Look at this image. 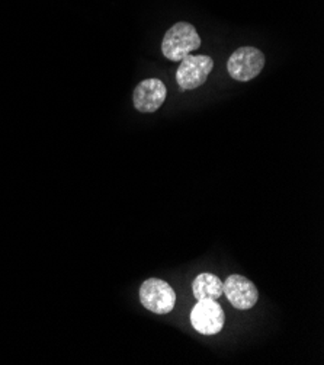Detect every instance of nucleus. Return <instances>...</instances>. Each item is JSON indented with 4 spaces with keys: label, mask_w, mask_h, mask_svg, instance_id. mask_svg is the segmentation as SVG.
Masks as SVG:
<instances>
[{
    "label": "nucleus",
    "mask_w": 324,
    "mask_h": 365,
    "mask_svg": "<svg viewBox=\"0 0 324 365\" xmlns=\"http://www.w3.org/2000/svg\"><path fill=\"white\" fill-rule=\"evenodd\" d=\"M201 36L189 22H177L170 26L162 41V53L170 61H181L201 47Z\"/></svg>",
    "instance_id": "obj_1"
},
{
    "label": "nucleus",
    "mask_w": 324,
    "mask_h": 365,
    "mask_svg": "<svg viewBox=\"0 0 324 365\" xmlns=\"http://www.w3.org/2000/svg\"><path fill=\"white\" fill-rule=\"evenodd\" d=\"M141 304L156 314H169L176 304L174 289L163 279L149 278L140 287Z\"/></svg>",
    "instance_id": "obj_2"
},
{
    "label": "nucleus",
    "mask_w": 324,
    "mask_h": 365,
    "mask_svg": "<svg viewBox=\"0 0 324 365\" xmlns=\"http://www.w3.org/2000/svg\"><path fill=\"white\" fill-rule=\"evenodd\" d=\"M265 67V54L255 47L237 48L227 61L229 75L237 82H249L261 75Z\"/></svg>",
    "instance_id": "obj_3"
},
{
    "label": "nucleus",
    "mask_w": 324,
    "mask_h": 365,
    "mask_svg": "<svg viewBox=\"0 0 324 365\" xmlns=\"http://www.w3.org/2000/svg\"><path fill=\"white\" fill-rule=\"evenodd\" d=\"M214 60L209 56L188 54L176 70V82L181 91H192L202 86L212 71Z\"/></svg>",
    "instance_id": "obj_4"
},
{
    "label": "nucleus",
    "mask_w": 324,
    "mask_h": 365,
    "mask_svg": "<svg viewBox=\"0 0 324 365\" xmlns=\"http://www.w3.org/2000/svg\"><path fill=\"white\" fill-rule=\"evenodd\" d=\"M191 324L201 335H217L223 331L226 316L223 307L217 300H198V303L191 310Z\"/></svg>",
    "instance_id": "obj_5"
},
{
    "label": "nucleus",
    "mask_w": 324,
    "mask_h": 365,
    "mask_svg": "<svg viewBox=\"0 0 324 365\" xmlns=\"http://www.w3.org/2000/svg\"><path fill=\"white\" fill-rule=\"evenodd\" d=\"M223 294L239 310H249L259 300V293L255 284L243 275L233 274L223 284Z\"/></svg>",
    "instance_id": "obj_6"
},
{
    "label": "nucleus",
    "mask_w": 324,
    "mask_h": 365,
    "mask_svg": "<svg viewBox=\"0 0 324 365\" xmlns=\"http://www.w3.org/2000/svg\"><path fill=\"white\" fill-rule=\"evenodd\" d=\"M166 96L167 89L160 79H146L134 89V108L142 114H153L164 103Z\"/></svg>",
    "instance_id": "obj_7"
},
{
    "label": "nucleus",
    "mask_w": 324,
    "mask_h": 365,
    "mask_svg": "<svg viewBox=\"0 0 324 365\" xmlns=\"http://www.w3.org/2000/svg\"><path fill=\"white\" fill-rule=\"evenodd\" d=\"M192 291L197 300H219L223 296V281L211 272H202L194 279Z\"/></svg>",
    "instance_id": "obj_8"
}]
</instances>
